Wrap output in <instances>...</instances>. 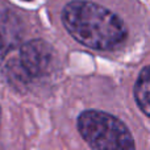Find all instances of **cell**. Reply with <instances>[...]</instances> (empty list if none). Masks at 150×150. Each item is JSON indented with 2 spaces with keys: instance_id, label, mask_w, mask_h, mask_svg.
Listing matches in <instances>:
<instances>
[{
  "instance_id": "obj_1",
  "label": "cell",
  "mask_w": 150,
  "mask_h": 150,
  "mask_svg": "<svg viewBox=\"0 0 150 150\" xmlns=\"http://www.w3.org/2000/svg\"><path fill=\"white\" fill-rule=\"evenodd\" d=\"M62 23L78 42L93 50H116L128 37L124 21L112 11L92 1L74 0L66 4Z\"/></svg>"
},
{
  "instance_id": "obj_2",
  "label": "cell",
  "mask_w": 150,
  "mask_h": 150,
  "mask_svg": "<svg viewBox=\"0 0 150 150\" xmlns=\"http://www.w3.org/2000/svg\"><path fill=\"white\" fill-rule=\"evenodd\" d=\"M78 129L92 149L129 150L134 141L129 129L115 116L101 111H86L78 119Z\"/></svg>"
},
{
  "instance_id": "obj_3",
  "label": "cell",
  "mask_w": 150,
  "mask_h": 150,
  "mask_svg": "<svg viewBox=\"0 0 150 150\" xmlns=\"http://www.w3.org/2000/svg\"><path fill=\"white\" fill-rule=\"evenodd\" d=\"M53 58V49L44 40H32L21 46L17 62L29 78L45 74Z\"/></svg>"
},
{
  "instance_id": "obj_4",
  "label": "cell",
  "mask_w": 150,
  "mask_h": 150,
  "mask_svg": "<svg viewBox=\"0 0 150 150\" xmlns=\"http://www.w3.org/2000/svg\"><path fill=\"white\" fill-rule=\"evenodd\" d=\"M21 32L23 28L17 16L7 8L0 7V63L20 42Z\"/></svg>"
},
{
  "instance_id": "obj_5",
  "label": "cell",
  "mask_w": 150,
  "mask_h": 150,
  "mask_svg": "<svg viewBox=\"0 0 150 150\" xmlns=\"http://www.w3.org/2000/svg\"><path fill=\"white\" fill-rule=\"evenodd\" d=\"M150 73H149V67L145 66L141 71L140 76L137 79L134 87V98L137 101L140 109L145 113V116H150Z\"/></svg>"
},
{
  "instance_id": "obj_6",
  "label": "cell",
  "mask_w": 150,
  "mask_h": 150,
  "mask_svg": "<svg viewBox=\"0 0 150 150\" xmlns=\"http://www.w3.org/2000/svg\"><path fill=\"white\" fill-rule=\"evenodd\" d=\"M23 1H32V0H23Z\"/></svg>"
}]
</instances>
